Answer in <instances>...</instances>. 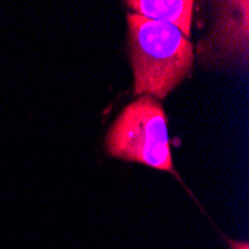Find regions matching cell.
I'll return each instance as SVG.
<instances>
[{
	"label": "cell",
	"mask_w": 249,
	"mask_h": 249,
	"mask_svg": "<svg viewBox=\"0 0 249 249\" xmlns=\"http://www.w3.org/2000/svg\"><path fill=\"white\" fill-rule=\"evenodd\" d=\"M134 93L163 100L193 69V43L176 27L127 15Z\"/></svg>",
	"instance_id": "1"
},
{
	"label": "cell",
	"mask_w": 249,
	"mask_h": 249,
	"mask_svg": "<svg viewBox=\"0 0 249 249\" xmlns=\"http://www.w3.org/2000/svg\"><path fill=\"white\" fill-rule=\"evenodd\" d=\"M125 3L143 18L176 27L185 37L191 33L193 0H130Z\"/></svg>",
	"instance_id": "4"
},
{
	"label": "cell",
	"mask_w": 249,
	"mask_h": 249,
	"mask_svg": "<svg viewBox=\"0 0 249 249\" xmlns=\"http://www.w3.org/2000/svg\"><path fill=\"white\" fill-rule=\"evenodd\" d=\"M225 15H222L218 27L212 36L206 40V48H200L201 57L205 54H211L216 51L213 55L222 57H240L243 54L246 57L248 51V11L240 15V18H234L237 12L239 2L224 3Z\"/></svg>",
	"instance_id": "3"
},
{
	"label": "cell",
	"mask_w": 249,
	"mask_h": 249,
	"mask_svg": "<svg viewBox=\"0 0 249 249\" xmlns=\"http://www.w3.org/2000/svg\"><path fill=\"white\" fill-rule=\"evenodd\" d=\"M106 151L121 160L175 172L164 109L151 96L125 106L107 131Z\"/></svg>",
	"instance_id": "2"
},
{
	"label": "cell",
	"mask_w": 249,
	"mask_h": 249,
	"mask_svg": "<svg viewBox=\"0 0 249 249\" xmlns=\"http://www.w3.org/2000/svg\"><path fill=\"white\" fill-rule=\"evenodd\" d=\"M227 245H229L230 249H249V243H248V242H240V240L227 239Z\"/></svg>",
	"instance_id": "5"
}]
</instances>
